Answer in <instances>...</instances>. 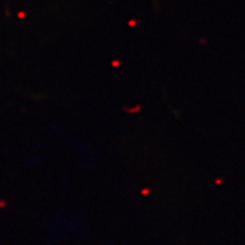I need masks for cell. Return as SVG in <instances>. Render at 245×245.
<instances>
[]
</instances>
